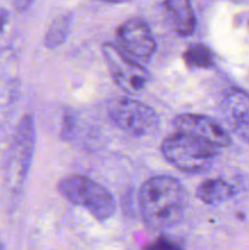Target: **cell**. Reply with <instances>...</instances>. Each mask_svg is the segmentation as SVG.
I'll use <instances>...</instances> for the list:
<instances>
[{
	"label": "cell",
	"instance_id": "obj_18",
	"mask_svg": "<svg viewBox=\"0 0 249 250\" xmlns=\"http://www.w3.org/2000/svg\"><path fill=\"white\" fill-rule=\"evenodd\" d=\"M0 250H2V249H1V247H0Z\"/></svg>",
	"mask_w": 249,
	"mask_h": 250
},
{
	"label": "cell",
	"instance_id": "obj_12",
	"mask_svg": "<svg viewBox=\"0 0 249 250\" xmlns=\"http://www.w3.org/2000/svg\"><path fill=\"white\" fill-rule=\"evenodd\" d=\"M183 61L190 68L208 70L215 63V56L211 49L203 43H195L188 46L183 53Z\"/></svg>",
	"mask_w": 249,
	"mask_h": 250
},
{
	"label": "cell",
	"instance_id": "obj_7",
	"mask_svg": "<svg viewBox=\"0 0 249 250\" xmlns=\"http://www.w3.org/2000/svg\"><path fill=\"white\" fill-rule=\"evenodd\" d=\"M172 124L180 133L194 137L216 148L228 146L231 144V138L226 129L205 115L181 114L175 117Z\"/></svg>",
	"mask_w": 249,
	"mask_h": 250
},
{
	"label": "cell",
	"instance_id": "obj_11",
	"mask_svg": "<svg viewBox=\"0 0 249 250\" xmlns=\"http://www.w3.org/2000/svg\"><path fill=\"white\" fill-rule=\"evenodd\" d=\"M234 195V189L229 183L220 178H210L200 183L197 188V197L208 205H217L227 202Z\"/></svg>",
	"mask_w": 249,
	"mask_h": 250
},
{
	"label": "cell",
	"instance_id": "obj_2",
	"mask_svg": "<svg viewBox=\"0 0 249 250\" xmlns=\"http://www.w3.org/2000/svg\"><path fill=\"white\" fill-rule=\"evenodd\" d=\"M161 153L166 161L188 173H199L211 167L217 148L194 137L177 132L161 143Z\"/></svg>",
	"mask_w": 249,
	"mask_h": 250
},
{
	"label": "cell",
	"instance_id": "obj_13",
	"mask_svg": "<svg viewBox=\"0 0 249 250\" xmlns=\"http://www.w3.org/2000/svg\"><path fill=\"white\" fill-rule=\"evenodd\" d=\"M70 27V15H61V16L56 17V19L51 22V24L48 28V32H46L45 34V41H44L45 46L51 49L62 44L63 41L66 39V37H67Z\"/></svg>",
	"mask_w": 249,
	"mask_h": 250
},
{
	"label": "cell",
	"instance_id": "obj_8",
	"mask_svg": "<svg viewBox=\"0 0 249 250\" xmlns=\"http://www.w3.org/2000/svg\"><path fill=\"white\" fill-rule=\"evenodd\" d=\"M225 120L232 131L249 142V94L239 89H231L225 94L221 105Z\"/></svg>",
	"mask_w": 249,
	"mask_h": 250
},
{
	"label": "cell",
	"instance_id": "obj_1",
	"mask_svg": "<svg viewBox=\"0 0 249 250\" xmlns=\"http://www.w3.org/2000/svg\"><path fill=\"white\" fill-rule=\"evenodd\" d=\"M186 197L181 183L167 176L151 177L142 186L139 208L143 220L155 229L173 227L182 220Z\"/></svg>",
	"mask_w": 249,
	"mask_h": 250
},
{
	"label": "cell",
	"instance_id": "obj_4",
	"mask_svg": "<svg viewBox=\"0 0 249 250\" xmlns=\"http://www.w3.org/2000/svg\"><path fill=\"white\" fill-rule=\"evenodd\" d=\"M107 114L115 126L129 136L148 137L160 127L158 114L150 106L132 98L112 99L107 105Z\"/></svg>",
	"mask_w": 249,
	"mask_h": 250
},
{
	"label": "cell",
	"instance_id": "obj_17",
	"mask_svg": "<svg viewBox=\"0 0 249 250\" xmlns=\"http://www.w3.org/2000/svg\"><path fill=\"white\" fill-rule=\"evenodd\" d=\"M105 1H109V2H124V1H128V0H105Z\"/></svg>",
	"mask_w": 249,
	"mask_h": 250
},
{
	"label": "cell",
	"instance_id": "obj_14",
	"mask_svg": "<svg viewBox=\"0 0 249 250\" xmlns=\"http://www.w3.org/2000/svg\"><path fill=\"white\" fill-rule=\"evenodd\" d=\"M144 250H183L178 244L166 237H158L148 244Z\"/></svg>",
	"mask_w": 249,
	"mask_h": 250
},
{
	"label": "cell",
	"instance_id": "obj_10",
	"mask_svg": "<svg viewBox=\"0 0 249 250\" xmlns=\"http://www.w3.org/2000/svg\"><path fill=\"white\" fill-rule=\"evenodd\" d=\"M164 9L176 33L187 37L194 32L197 19L189 0H165Z\"/></svg>",
	"mask_w": 249,
	"mask_h": 250
},
{
	"label": "cell",
	"instance_id": "obj_3",
	"mask_svg": "<svg viewBox=\"0 0 249 250\" xmlns=\"http://www.w3.org/2000/svg\"><path fill=\"white\" fill-rule=\"evenodd\" d=\"M58 188L68 202L87 210L99 221H105L114 215L115 200L111 193L90 178L70 176L63 178Z\"/></svg>",
	"mask_w": 249,
	"mask_h": 250
},
{
	"label": "cell",
	"instance_id": "obj_5",
	"mask_svg": "<svg viewBox=\"0 0 249 250\" xmlns=\"http://www.w3.org/2000/svg\"><path fill=\"white\" fill-rule=\"evenodd\" d=\"M112 81L128 94L142 92L150 81V73L143 65L126 55L117 45L105 43L102 48Z\"/></svg>",
	"mask_w": 249,
	"mask_h": 250
},
{
	"label": "cell",
	"instance_id": "obj_16",
	"mask_svg": "<svg viewBox=\"0 0 249 250\" xmlns=\"http://www.w3.org/2000/svg\"><path fill=\"white\" fill-rule=\"evenodd\" d=\"M6 21H7V12L5 11V10L0 9V31H1L2 27L5 26Z\"/></svg>",
	"mask_w": 249,
	"mask_h": 250
},
{
	"label": "cell",
	"instance_id": "obj_9",
	"mask_svg": "<svg viewBox=\"0 0 249 250\" xmlns=\"http://www.w3.org/2000/svg\"><path fill=\"white\" fill-rule=\"evenodd\" d=\"M34 146V127L33 120L31 116L24 117L20 124L12 144L11 151V172L16 180L21 181L26 175L28 167L29 159L32 156V150Z\"/></svg>",
	"mask_w": 249,
	"mask_h": 250
},
{
	"label": "cell",
	"instance_id": "obj_15",
	"mask_svg": "<svg viewBox=\"0 0 249 250\" xmlns=\"http://www.w3.org/2000/svg\"><path fill=\"white\" fill-rule=\"evenodd\" d=\"M33 2L34 0H12V4H14L15 9H16L17 11H24V10L28 9Z\"/></svg>",
	"mask_w": 249,
	"mask_h": 250
},
{
	"label": "cell",
	"instance_id": "obj_6",
	"mask_svg": "<svg viewBox=\"0 0 249 250\" xmlns=\"http://www.w3.org/2000/svg\"><path fill=\"white\" fill-rule=\"evenodd\" d=\"M119 48L136 62H149L156 49L155 39L150 27L141 19L124 22L116 31Z\"/></svg>",
	"mask_w": 249,
	"mask_h": 250
}]
</instances>
